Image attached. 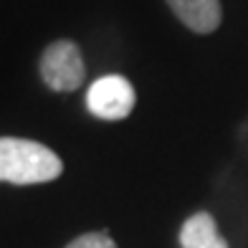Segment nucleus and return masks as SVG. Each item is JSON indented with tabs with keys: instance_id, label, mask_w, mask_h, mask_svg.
I'll return each mask as SVG.
<instances>
[{
	"instance_id": "nucleus-1",
	"label": "nucleus",
	"mask_w": 248,
	"mask_h": 248,
	"mask_svg": "<svg viewBox=\"0 0 248 248\" xmlns=\"http://www.w3.org/2000/svg\"><path fill=\"white\" fill-rule=\"evenodd\" d=\"M61 157L46 144L23 137H0V183L43 185L61 177Z\"/></svg>"
},
{
	"instance_id": "nucleus-2",
	"label": "nucleus",
	"mask_w": 248,
	"mask_h": 248,
	"mask_svg": "<svg viewBox=\"0 0 248 248\" xmlns=\"http://www.w3.org/2000/svg\"><path fill=\"white\" fill-rule=\"evenodd\" d=\"M38 74L51 92L71 94L76 89H81L86 78V63H84V53L78 48V43L69 38H59L48 43L41 53Z\"/></svg>"
},
{
	"instance_id": "nucleus-3",
	"label": "nucleus",
	"mask_w": 248,
	"mask_h": 248,
	"mask_svg": "<svg viewBox=\"0 0 248 248\" xmlns=\"http://www.w3.org/2000/svg\"><path fill=\"white\" fill-rule=\"evenodd\" d=\"M134 101H137L134 86L129 84V78L119 74H107L96 78L86 92V109L92 111V117L104 122L127 119L134 109Z\"/></svg>"
},
{
	"instance_id": "nucleus-4",
	"label": "nucleus",
	"mask_w": 248,
	"mask_h": 248,
	"mask_svg": "<svg viewBox=\"0 0 248 248\" xmlns=\"http://www.w3.org/2000/svg\"><path fill=\"white\" fill-rule=\"evenodd\" d=\"M177 20L187 31L198 36L216 33L223 23V5L220 0H165Z\"/></svg>"
},
{
	"instance_id": "nucleus-5",
	"label": "nucleus",
	"mask_w": 248,
	"mask_h": 248,
	"mask_svg": "<svg viewBox=\"0 0 248 248\" xmlns=\"http://www.w3.org/2000/svg\"><path fill=\"white\" fill-rule=\"evenodd\" d=\"M180 246L183 248H231L228 238L218 228L216 216L208 210H198L183 223Z\"/></svg>"
},
{
	"instance_id": "nucleus-6",
	"label": "nucleus",
	"mask_w": 248,
	"mask_h": 248,
	"mask_svg": "<svg viewBox=\"0 0 248 248\" xmlns=\"http://www.w3.org/2000/svg\"><path fill=\"white\" fill-rule=\"evenodd\" d=\"M63 248H117V243L107 231H92V233L76 235V238L69 241Z\"/></svg>"
}]
</instances>
